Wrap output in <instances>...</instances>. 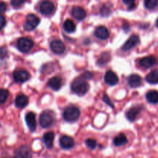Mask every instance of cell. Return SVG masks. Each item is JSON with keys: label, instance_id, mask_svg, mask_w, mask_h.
<instances>
[{"label": "cell", "instance_id": "obj_13", "mask_svg": "<svg viewBox=\"0 0 158 158\" xmlns=\"http://www.w3.org/2000/svg\"><path fill=\"white\" fill-rule=\"evenodd\" d=\"M156 62H157V60H156L155 57L150 56H146L140 59V61H139V64L141 67L148 69V68L152 67L154 65H155Z\"/></svg>", "mask_w": 158, "mask_h": 158}, {"label": "cell", "instance_id": "obj_18", "mask_svg": "<svg viewBox=\"0 0 158 158\" xmlns=\"http://www.w3.org/2000/svg\"><path fill=\"white\" fill-rule=\"evenodd\" d=\"M142 107L140 106H136L131 108L126 114L127 118L130 121H134V120H136V118L137 117V116H138V114L140 113Z\"/></svg>", "mask_w": 158, "mask_h": 158}, {"label": "cell", "instance_id": "obj_14", "mask_svg": "<svg viewBox=\"0 0 158 158\" xmlns=\"http://www.w3.org/2000/svg\"><path fill=\"white\" fill-rule=\"evenodd\" d=\"M26 120V124H27L28 127L30 130V131H35V128H36V122H35V115L34 113L29 112L28 113L25 117Z\"/></svg>", "mask_w": 158, "mask_h": 158}, {"label": "cell", "instance_id": "obj_6", "mask_svg": "<svg viewBox=\"0 0 158 158\" xmlns=\"http://www.w3.org/2000/svg\"><path fill=\"white\" fill-rule=\"evenodd\" d=\"M55 10V6L53 3L49 0H44L40 5V11L43 15H50Z\"/></svg>", "mask_w": 158, "mask_h": 158}, {"label": "cell", "instance_id": "obj_1", "mask_svg": "<svg viewBox=\"0 0 158 158\" xmlns=\"http://www.w3.org/2000/svg\"><path fill=\"white\" fill-rule=\"evenodd\" d=\"M89 84L86 83L85 79H83V77L77 78L73 81L72 84H71V89L73 92L80 96L86 94L89 90Z\"/></svg>", "mask_w": 158, "mask_h": 158}, {"label": "cell", "instance_id": "obj_36", "mask_svg": "<svg viewBox=\"0 0 158 158\" xmlns=\"http://www.w3.org/2000/svg\"><path fill=\"white\" fill-rule=\"evenodd\" d=\"M3 158H12V157H3Z\"/></svg>", "mask_w": 158, "mask_h": 158}, {"label": "cell", "instance_id": "obj_16", "mask_svg": "<svg viewBox=\"0 0 158 158\" xmlns=\"http://www.w3.org/2000/svg\"><path fill=\"white\" fill-rule=\"evenodd\" d=\"M54 137H55V135H54V133L52 132V131L44 134L43 137V141L45 146L46 147V148L52 149V147H53Z\"/></svg>", "mask_w": 158, "mask_h": 158}, {"label": "cell", "instance_id": "obj_30", "mask_svg": "<svg viewBox=\"0 0 158 158\" xmlns=\"http://www.w3.org/2000/svg\"><path fill=\"white\" fill-rule=\"evenodd\" d=\"M123 2L125 5L129 6V9H134L135 6L136 0H123Z\"/></svg>", "mask_w": 158, "mask_h": 158}, {"label": "cell", "instance_id": "obj_10", "mask_svg": "<svg viewBox=\"0 0 158 158\" xmlns=\"http://www.w3.org/2000/svg\"><path fill=\"white\" fill-rule=\"evenodd\" d=\"M140 42V38L138 35H133L127 40L126 43H124L123 46H122V50L123 51H128L132 49L134 46H137Z\"/></svg>", "mask_w": 158, "mask_h": 158}, {"label": "cell", "instance_id": "obj_17", "mask_svg": "<svg viewBox=\"0 0 158 158\" xmlns=\"http://www.w3.org/2000/svg\"><path fill=\"white\" fill-rule=\"evenodd\" d=\"M128 85L131 88L138 87L142 83V78L137 74H132L127 79Z\"/></svg>", "mask_w": 158, "mask_h": 158}, {"label": "cell", "instance_id": "obj_29", "mask_svg": "<svg viewBox=\"0 0 158 158\" xmlns=\"http://www.w3.org/2000/svg\"><path fill=\"white\" fill-rule=\"evenodd\" d=\"M26 0H11V4L14 8H19L26 2Z\"/></svg>", "mask_w": 158, "mask_h": 158}, {"label": "cell", "instance_id": "obj_26", "mask_svg": "<svg viewBox=\"0 0 158 158\" xmlns=\"http://www.w3.org/2000/svg\"><path fill=\"white\" fill-rule=\"evenodd\" d=\"M158 5V0H144V6L147 9H154Z\"/></svg>", "mask_w": 158, "mask_h": 158}, {"label": "cell", "instance_id": "obj_25", "mask_svg": "<svg viewBox=\"0 0 158 158\" xmlns=\"http://www.w3.org/2000/svg\"><path fill=\"white\" fill-rule=\"evenodd\" d=\"M63 29L66 32H73L76 30V25L71 19H66L63 23Z\"/></svg>", "mask_w": 158, "mask_h": 158}, {"label": "cell", "instance_id": "obj_11", "mask_svg": "<svg viewBox=\"0 0 158 158\" xmlns=\"http://www.w3.org/2000/svg\"><path fill=\"white\" fill-rule=\"evenodd\" d=\"M60 145L63 149L69 150L73 148L75 145V142L72 137L69 136H62L60 138Z\"/></svg>", "mask_w": 158, "mask_h": 158}, {"label": "cell", "instance_id": "obj_3", "mask_svg": "<svg viewBox=\"0 0 158 158\" xmlns=\"http://www.w3.org/2000/svg\"><path fill=\"white\" fill-rule=\"evenodd\" d=\"M40 20L38 16H36L34 14H29L26 16V21L24 23V29L26 31H32L37 27V26L40 23Z\"/></svg>", "mask_w": 158, "mask_h": 158}, {"label": "cell", "instance_id": "obj_2", "mask_svg": "<svg viewBox=\"0 0 158 158\" xmlns=\"http://www.w3.org/2000/svg\"><path fill=\"white\" fill-rule=\"evenodd\" d=\"M80 115V110L74 106H68L63 111V119L67 122H74L79 118Z\"/></svg>", "mask_w": 158, "mask_h": 158}, {"label": "cell", "instance_id": "obj_33", "mask_svg": "<svg viewBox=\"0 0 158 158\" xmlns=\"http://www.w3.org/2000/svg\"><path fill=\"white\" fill-rule=\"evenodd\" d=\"M6 8H7V6H6V3H5L4 2H2L1 6H0V9H1V12H2V13L6 10Z\"/></svg>", "mask_w": 158, "mask_h": 158}, {"label": "cell", "instance_id": "obj_15", "mask_svg": "<svg viewBox=\"0 0 158 158\" xmlns=\"http://www.w3.org/2000/svg\"><path fill=\"white\" fill-rule=\"evenodd\" d=\"M94 35H95V36L97 37V38L100 39V40H105L109 37L110 32L109 31H108V29H106L105 26H100L95 29Z\"/></svg>", "mask_w": 158, "mask_h": 158}, {"label": "cell", "instance_id": "obj_9", "mask_svg": "<svg viewBox=\"0 0 158 158\" xmlns=\"http://www.w3.org/2000/svg\"><path fill=\"white\" fill-rule=\"evenodd\" d=\"M30 77L29 73L23 69H19L14 72L13 78L16 83H24L27 81Z\"/></svg>", "mask_w": 158, "mask_h": 158}, {"label": "cell", "instance_id": "obj_27", "mask_svg": "<svg viewBox=\"0 0 158 158\" xmlns=\"http://www.w3.org/2000/svg\"><path fill=\"white\" fill-rule=\"evenodd\" d=\"M8 96H9V92H8L7 89H2L1 91H0V103L2 104H3L6 101Z\"/></svg>", "mask_w": 158, "mask_h": 158}, {"label": "cell", "instance_id": "obj_32", "mask_svg": "<svg viewBox=\"0 0 158 158\" xmlns=\"http://www.w3.org/2000/svg\"><path fill=\"white\" fill-rule=\"evenodd\" d=\"M81 77H83L85 80H90L93 77V74L89 72H85L82 74Z\"/></svg>", "mask_w": 158, "mask_h": 158}, {"label": "cell", "instance_id": "obj_7", "mask_svg": "<svg viewBox=\"0 0 158 158\" xmlns=\"http://www.w3.org/2000/svg\"><path fill=\"white\" fill-rule=\"evenodd\" d=\"M13 158H32V151L28 146L23 145L17 148Z\"/></svg>", "mask_w": 158, "mask_h": 158}, {"label": "cell", "instance_id": "obj_34", "mask_svg": "<svg viewBox=\"0 0 158 158\" xmlns=\"http://www.w3.org/2000/svg\"><path fill=\"white\" fill-rule=\"evenodd\" d=\"M1 23H2L1 29H3V27H4L5 25H6V19H5V17L3 16V15H2V16H1Z\"/></svg>", "mask_w": 158, "mask_h": 158}, {"label": "cell", "instance_id": "obj_5", "mask_svg": "<svg viewBox=\"0 0 158 158\" xmlns=\"http://www.w3.org/2000/svg\"><path fill=\"white\" fill-rule=\"evenodd\" d=\"M54 118L49 111H44L40 117V124L43 128H49L52 125Z\"/></svg>", "mask_w": 158, "mask_h": 158}, {"label": "cell", "instance_id": "obj_31", "mask_svg": "<svg viewBox=\"0 0 158 158\" xmlns=\"http://www.w3.org/2000/svg\"><path fill=\"white\" fill-rule=\"evenodd\" d=\"M103 101L105 102V103H106V104L109 105L110 106H111V107L114 108V104H113L112 101H111V100H110V98H109V97H108V96L106 95V94H104V95H103Z\"/></svg>", "mask_w": 158, "mask_h": 158}, {"label": "cell", "instance_id": "obj_19", "mask_svg": "<svg viewBox=\"0 0 158 158\" xmlns=\"http://www.w3.org/2000/svg\"><path fill=\"white\" fill-rule=\"evenodd\" d=\"M72 15L78 20H82L86 16V12L80 6H75L72 9Z\"/></svg>", "mask_w": 158, "mask_h": 158}, {"label": "cell", "instance_id": "obj_28", "mask_svg": "<svg viewBox=\"0 0 158 158\" xmlns=\"http://www.w3.org/2000/svg\"><path fill=\"white\" fill-rule=\"evenodd\" d=\"M85 143H86V145L87 146V148L90 150L95 149L97 144V141H96L95 140H94V139H90V138L86 139V141H85Z\"/></svg>", "mask_w": 158, "mask_h": 158}, {"label": "cell", "instance_id": "obj_35", "mask_svg": "<svg viewBox=\"0 0 158 158\" xmlns=\"http://www.w3.org/2000/svg\"><path fill=\"white\" fill-rule=\"evenodd\" d=\"M156 25H157V27L158 28V19H157V21H156Z\"/></svg>", "mask_w": 158, "mask_h": 158}, {"label": "cell", "instance_id": "obj_21", "mask_svg": "<svg viewBox=\"0 0 158 158\" xmlns=\"http://www.w3.org/2000/svg\"><path fill=\"white\" fill-rule=\"evenodd\" d=\"M29 103V99L24 94H19L16 97L15 100V106L19 108H23L27 106Z\"/></svg>", "mask_w": 158, "mask_h": 158}, {"label": "cell", "instance_id": "obj_4", "mask_svg": "<svg viewBox=\"0 0 158 158\" xmlns=\"http://www.w3.org/2000/svg\"><path fill=\"white\" fill-rule=\"evenodd\" d=\"M33 47V42L29 38L22 37L17 41V48L23 52H28Z\"/></svg>", "mask_w": 158, "mask_h": 158}, {"label": "cell", "instance_id": "obj_20", "mask_svg": "<svg viewBox=\"0 0 158 158\" xmlns=\"http://www.w3.org/2000/svg\"><path fill=\"white\" fill-rule=\"evenodd\" d=\"M48 86L53 90L57 91L61 88L62 80L59 77H52L48 82Z\"/></svg>", "mask_w": 158, "mask_h": 158}, {"label": "cell", "instance_id": "obj_12", "mask_svg": "<svg viewBox=\"0 0 158 158\" xmlns=\"http://www.w3.org/2000/svg\"><path fill=\"white\" fill-rule=\"evenodd\" d=\"M104 81L109 86H115L118 83L119 79L115 73L111 70H108L104 75Z\"/></svg>", "mask_w": 158, "mask_h": 158}, {"label": "cell", "instance_id": "obj_8", "mask_svg": "<svg viewBox=\"0 0 158 158\" xmlns=\"http://www.w3.org/2000/svg\"><path fill=\"white\" fill-rule=\"evenodd\" d=\"M50 49L55 54L60 55V54L63 53L66 49L64 43L60 40H56L51 42L50 43Z\"/></svg>", "mask_w": 158, "mask_h": 158}, {"label": "cell", "instance_id": "obj_22", "mask_svg": "<svg viewBox=\"0 0 158 158\" xmlns=\"http://www.w3.org/2000/svg\"><path fill=\"white\" fill-rule=\"evenodd\" d=\"M127 141L128 140L126 135L124 134H120L117 137H114V140H113V143H114V146L121 147L126 144L127 143Z\"/></svg>", "mask_w": 158, "mask_h": 158}, {"label": "cell", "instance_id": "obj_23", "mask_svg": "<svg viewBox=\"0 0 158 158\" xmlns=\"http://www.w3.org/2000/svg\"><path fill=\"white\" fill-rule=\"evenodd\" d=\"M146 80L151 84L158 83V69H154V70L151 71L146 77Z\"/></svg>", "mask_w": 158, "mask_h": 158}, {"label": "cell", "instance_id": "obj_24", "mask_svg": "<svg viewBox=\"0 0 158 158\" xmlns=\"http://www.w3.org/2000/svg\"><path fill=\"white\" fill-rule=\"evenodd\" d=\"M146 98L149 103H158V92L157 90H150L146 94Z\"/></svg>", "mask_w": 158, "mask_h": 158}]
</instances>
